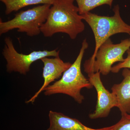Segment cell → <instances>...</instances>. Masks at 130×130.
Instances as JSON below:
<instances>
[{
    "label": "cell",
    "instance_id": "cell-12",
    "mask_svg": "<svg viewBox=\"0 0 130 130\" xmlns=\"http://www.w3.org/2000/svg\"><path fill=\"white\" fill-rule=\"evenodd\" d=\"M78 5L80 15L87 13L98 7L107 5L111 7L113 0H75Z\"/></svg>",
    "mask_w": 130,
    "mask_h": 130
},
{
    "label": "cell",
    "instance_id": "cell-14",
    "mask_svg": "<svg viewBox=\"0 0 130 130\" xmlns=\"http://www.w3.org/2000/svg\"><path fill=\"white\" fill-rule=\"evenodd\" d=\"M127 56L123 62L114 66L112 68L111 72L113 73H118L121 69L129 68L130 69V49L127 51Z\"/></svg>",
    "mask_w": 130,
    "mask_h": 130
},
{
    "label": "cell",
    "instance_id": "cell-9",
    "mask_svg": "<svg viewBox=\"0 0 130 130\" xmlns=\"http://www.w3.org/2000/svg\"><path fill=\"white\" fill-rule=\"evenodd\" d=\"M48 116L50 125L47 130H112L113 128V125L98 129L90 128L77 119L52 111H50Z\"/></svg>",
    "mask_w": 130,
    "mask_h": 130
},
{
    "label": "cell",
    "instance_id": "cell-13",
    "mask_svg": "<svg viewBox=\"0 0 130 130\" xmlns=\"http://www.w3.org/2000/svg\"><path fill=\"white\" fill-rule=\"evenodd\" d=\"M112 130H130V114L122 115L120 120L113 125Z\"/></svg>",
    "mask_w": 130,
    "mask_h": 130
},
{
    "label": "cell",
    "instance_id": "cell-1",
    "mask_svg": "<svg viewBox=\"0 0 130 130\" xmlns=\"http://www.w3.org/2000/svg\"><path fill=\"white\" fill-rule=\"evenodd\" d=\"M75 0H55L50 9L46 21L41 27L44 37L59 32L66 33L72 40L84 30L83 18L79 13Z\"/></svg>",
    "mask_w": 130,
    "mask_h": 130
},
{
    "label": "cell",
    "instance_id": "cell-7",
    "mask_svg": "<svg viewBox=\"0 0 130 130\" xmlns=\"http://www.w3.org/2000/svg\"><path fill=\"white\" fill-rule=\"evenodd\" d=\"M91 84L94 87L97 94V100L94 111L89 115L91 119L107 117L111 109L118 107V103L116 95L106 89L103 84L99 72L88 74Z\"/></svg>",
    "mask_w": 130,
    "mask_h": 130
},
{
    "label": "cell",
    "instance_id": "cell-6",
    "mask_svg": "<svg viewBox=\"0 0 130 130\" xmlns=\"http://www.w3.org/2000/svg\"><path fill=\"white\" fill-rule=\"evenodd\" d=\"M2 54L7 61V71L18 72L26 75L30 70L31 65L38 60L46 57H58L59 51L55 49L51 51H33L28 54L19 53L14 48L11 38L6 37Z\"/></svg>",
    "mask_w": 130,
    "mask_h": 130
},
{
    "label": "cell",
    "instance_id": "cell-5",
    "mask_svg": "<svg viewBox=\"0 0 130 130\" xmlns=\"http://www.w3.org/2000/svg\"><path fill=\"white\" fill-rule=\"evenodd\" d=\"M130 48V39L123 40L120 43L113 44L110 38L101 46L93 62H85L84 71L87 74L99 72L107 76L111 71L113 65L124 60L123 55Z\"/></svg>",
    "mask_w": 130,
    "mask_h": 130
},
{
    "label": "cell",
    "instance_id": "cell-4",
    "mask_svg": "<svg viewBox=\"0 0 130 130\" xmlns=\"http://www.w3.org/2000/svg\"><path fill=\"white\" fill-rule=\"evenodd\" d=\"M52 5L44 4L15 14L13 19L6 22L0 19V35L17 29L18 32H25L27 36L33 37L41 32V28L46 21Z\"/></svg>",
    "mask_w": 130,
    "mask_h": 130
},
{
    "label": "cell",
    "instance_id": "cell-3",
    "mask_svg": "<svg viewBox=\"0 0 130 130\" xmlns=\"http://www.w3.org/2000/svg\"><path fill=\"white\" fill-rule=\"evenodd\" d=\"M113 16H102L90 12L81 15L93 31L95 40V48L91 58L86 62H93L101 46L110 37L120 33L130 35V25L126 23L120 16L118 5L115 6Z\"/></svg>",
    "mask_w": 130,
    "mask_h": 130
},
{
    "label": "cell",
    "instance_id": "cell-8",
    "mask_svg": "<svg viewBox=\"0 0 130 130\" xmlns=\"http://www.w3.org/2000/svg\"><path fill=\"white\" fill-rule=\"evenodd\" d=\"M41 60L44 64L42 73V77L44 79L43 84L30 99L26 102V103H33L35 102L40 93L43 91L51 83L60 77L62 74L72 65L70 62L63 61L59 56L54 58L44 57Z\"/></svg>",
    "mask_w": 130,
    "mask_h": 130
},
{
    "label": "cell",
    "instance_id": "cell-11",
    "mask_svg": "<svg viewBox=\"0 0 130 130\" xmlns=\"http://www.w3.org/2000/svg\"><path fill=\"white\" fill-rule=\"evenodd\" d=\"M5 5V14L8 15L21 8L33 5L48 4L52 5L55 0H0Z\"/></svg>",
    "mask_w": 130,
    "mask_h": 130
},
{
    "label": "cell",
    "instance_id": "cell-15",
    "mask_svg": "<svg viewBox=\"0 0 130 130\" xmlns=\"http://www.w3.org/2000/svg\"></svg>",
    "mask_w": 130,
    "mask_h": 130
},
{
    "label": "cell",
    "instance_id": "cell-10",
    "mask_svg": "<svg viewBox=\"0 0 130 130\" xmlns=\"http://www.w3.org/2000/svg\"><path fill=\"white\" fill-rule=\"evenodd\" d=\"M122 76L124 79L122 82L115 84L111 88L112 92L117 98L118 108L121 115L130 114V69L124 68Z\"/></svg>",
    "mask_w": 130,
    "mask_h": 130
},
{
    "label": "cell",
    "instance_id": "cell-2",
    "mask_svg": "<svg viewBox=\"0 0 130 130\" xmlns=\"http://www.w3.org/2000/svg\"><path fill=\"white\" fill-rule=\"evenodd\" d=\"M88 46L86 39H85L76 60L64 72L60 79L44 89L45 95L64 94L72 98L79 104L83 103L85 98L81 94V90L83 88L91 89L93 87L89 78L84 76L81 70V63L84 54Z\"/></svg>",
    "mask_w": 130,
    "mask_h": 130
}]
</instances>
